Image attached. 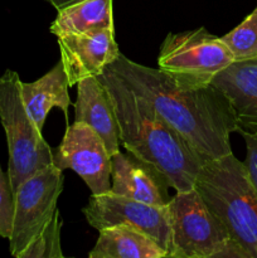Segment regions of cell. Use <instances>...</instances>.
<instances>
[{
	"label": "cell",
	"instance_id": "cell-1",
	"mask_svg": "<svg viewBox=\"0 0 257 258\" xmlns=\"http://www.w3.org/2000/svg\"><path fill=\"white\" fill-rule=\"evenodd\" d=\"M107 68L148 101L204 163L232 154L229 136L238 125L231 103L216 86L181 82L122 53Z\"/></svg>",
	"mask_w": 257,
	"mask_h": 258
},
{
	"label": "cell",
	"instance_id": "cell-2",
	"mask_svg": "<svg viewBox=\"0 0 257 258\" xmlns=\"http://www.w3.org/2000/svg\"><path fill=\"white\" fill-rule=\"evenodd\" d=\"M97 77L112 100L120 144L126 151L155 166L175 191L193 189L206 163L148 101L130 90L112 71L106 68Z\"/></svg>",
	"mask_w": 257,
	"mask_h": 258
},
{
	"label": "cell",
	"instance_id": "cell-3",
	"mask_svg": "<svg viewBox=\"0 0 257 258\" xmlns=\"http://www.w3.org/2000/svg\"><path fill=\"white\" fill-rule=\"evenodd\" d=\"M194 188L249 258H257V191L233 153L204 164Z\"/></svg>",
	"mask_w": 257,
	"mask_h": 258
},
{
	"label": "cell",
	"instance_id": "cell-4",
	"mask_svg": "<svg viewBox=\"0 0 257 258\" xmlns=\"http://www.w3.org/2000/svg\"><path fill=\"white\" fill-rule=\"evenodd\" d=\"M168 258H249L231 238L196 188L176 191L168 204Z\"/></svg>",
	"mask_w": 257,
	"mask_h": 258
},
{
	"label": "cell",
	"instance_id": "cell-5",
	"mask_svg": "<svg viewBox=\"0 0 257 258\" xmlns=\"http://www.w3.org/2000/svg\"><path fill=\"white\" fill-rule=\"evenodd\" d=\"M20 83L14 71L8 70L0 76V121L7 135L8 176L13 193L25 179L53 164L52 148L23 103Z\"/></svg>",
	"mask_w": 257,
	"mask_h": 258
},
{
	"label": "cell",
	"instance_id": "cell-6",
	"mask_svg": "<svg viewBox=\"0 0 257 258\" xmlns=\"http://www.w3.org/2000/svg\"><path fill=\"white\" fill-rule=\"evenodd\" d=\"M234 57L221 37L204 27L181 33H169L161 43L158 68L176 80L194 85H208Z\"/></svg>",
	"mask_w": 257,
	"mask_h": 258
},
{
	"label": "cell",
	"instance_id": "cell-7",
	"mask_svg": "<svg viewBox=\"0 0 257 258\" xmlns=\"http://www.w3.org/2000/svg\"><path fill=\"white\" fill-rule=\"evenodd\" d=\"M63 185V170L52 164L38 170L18 186L14 193V218L9 237L13 257L20 258L49 223L58 209Z\"/></svg>",
	"mask_w": 257,
	"mask_h": 258
},
{
	"label": "cell",
	"instance_id": "cell-8",
	"mask_svg": "<svg viewBox=\"0 0 257 258\" xmlns=\"http://www.w3.org/2000/svg\"><path fill=\"white\" fill-rule=\"evenodd\" d=\"M82 213L87 223L97 231L123 224L145 232L168 254L170 244L168 206H151L110 190L103 194H91Z\"/></svg>",
	"mask_w": 257,
	"mask_h": 258
},
{
	"label": "cell",
	"instance_id": "cell-9",
	"mask_svg": "<svg viewBox=\"0 0 257 258\" xmlns=\"http://www.w3.org/2000/svg\"><path fill=\"white\" fill-rule=\"evenodd\" d=\"M52 154L53 165L78 174L92 194L111 190V155L100 135L87 123L75 121L67 125L62 141L52 149Z\"/></svg>",
	"mask_w": 257,
	"mask_h": 258
},
{
	"label": "cell",
	"instance_id": "cell-10",
	"mask_svg": "<svg viewBox=\"0 0 257 258\" xmlns=\"http://www.w3.org/2000/svg\"><path fill=\"white\" fill-rule=\"evenodd\" d=\"M57 42L70 87L83 78L100 76L121 53L115 28L60 37Z\"/></svg>",
	"mask_w": 257,
	"mask_h": 258
},
{
	"label": "cell",
	"instance_id": "cell-11",
	"mask_svg": "<svg viewBox=\"0 0 257 258\" xmlns=\"http://www.w3.org/2000/svg\"><path fill=\"white\" fill-rule=\"evenodd\" d=\"M168 180L155 166L133 154L117 151L111 156V191L151 206H168Z\"/></svg>",
	"mask_w": 257,
	"mask_h": 258
},
{
	"label": "cell",
	"instance_id": "cell-12",
	"mask_svg": "<svg viewBox=\"0 0 257 258\" xmlns=\"http://www.w3.org/2000/svg\"><path fill=\"white\" fill-rule=\"evenodd\" d=\"M75 121L85 122L100 135L111 156L120 151V131L112 100L98 77H87L77 83Z\"/></svg>",
	"mask_w": 257,
	"mask_h": 258
},
{
	"label": "cell",
	"instance_id": "cell-13",
	"mask_svg": "<svg viewBox=\"0 0 257 258\" xmlns=\"http://www.w3.org/2000/svg\"><path fill=\"white\" fill-rule=\"evenodd\" d=\"M236 115L238 130L257 134V58L234 60L212 80Z\"/></svg>",
	"mask_w": 257,
	"mask_h": 258
},
{
	"label": "cell",
	"instance_id": "cell-14",
	"mask_svg": "<svg viewBox=\"0 0 257 258\" xmlns=\"http://www.w3.org/2000/svg\"><path fill=\"white\" fill-rule=\"evenodd\" d=\"M68 88L70 82L62 60L34 82L20 83L23 103L28 115L40 131L53 107H58L65 113L68 125V108L72 105Z\"/></svg>",
	"mask_w": 257,
	"mask_h": 258
},
{
	"label": "cell",
	"instance_id": "cell-15",
	"mask_svg": "<svg viewBox=\"0 0 257 258\" xmlns=\"http://www.w3.org/2000/svg\"><path fill=\"white\" fill-rule=\"evenodd\" d=\"M90 258H168L158 242L130 226L106 227L98 231V238Z\"/></svg>",
	"mask_w": 257,
	"mask_h": 258
},
{
	"label": "cell",
	"instance_id": "cell-16",
	"mask_svg": "<svg viewBox=\"0 0 257 258\" xmlns=\"http://www.w3.org/2000/svg\"><path fill=\"white\" fill-rule=\"evenodd\" d=\"M113 28L112 0H80L58 10L50 24L57 38Z\"/></svg>",
	"mask_w": 257,
	"mask_h": 258
},
{
	"label": "cell",
	"instance_id": "cell-17",
	"mask_svg": "<svg viewBox=\"0 0 257 258\" xmlns=\"http://www.w3.org/2000/svg\"><path fill=\"white\" fill-rule=\"evenodd\" d=\"M221 38L232 52L234 60L257 58V7L243 22Z\"/></svg>",
	"mask_w": 257,
	"mask_h": 258
},
{
	"label": "cell",
	"instance_id": "cell-18",
	"mask_svg": "<svg viewBox=\"0 0 257 258\" xmlns=\"http://www.w3.org/2000/svg\"><path fill=\"white\" fill-rule=\"evenodd\" d=\"M60 228H62V219H60L59 209H57L49 223L23 252L20 258L65 257L60 248Z\"/></svg>",
	"mask_w": 257,
	"mask_h": 258
},
{
	"label": "cell",
	"instance_id": "cell-19",
	"mask_svg": "<svg viewBox=\"0 0 257 258\" xmlns=\"http://www.w3.org/2000/svg\"><path fill=\"white\" fill-rule=\"evenodd\" d=\"M14 218V193L8 174L0 165V237L9 239Z\"/></svg>",
	"mask_w": 257,
	"mask_h": 258
},
{
	"label": "cell",
	"instance_id": "cell-20",
	"mask_svg": "<svg viewBox=\"0 0 257 258\" xmlns=\"http://www.w3.org/2000/svg\"><path fill=\"white\" fill-rule=\"evenodd\" d=\"M241 134L246 144V159L243 164L246 168L248 178L253 185L254 190L257 191V134L247 133V131H237Z\"/></svg>",
	"mask_w": 257,
	"mask_h": 258
},
{
	"label": "cell",
	"instance_id": "cell-21",
	"mask_svg": "<svg viewBox=\"0 0 257 258\" xmlns=\"http://www.w3.org/2000/svg\"><path fill=\"white\" fill-rule=\"evenodd\" d=\"M48 2H49L50 4H52L53 7H54L55 9H57V12H58V10L63 9V8L68 7V5L73 4V3L80 2V0H48Z\"/></svg>",
	"mask_w": 257,
	"mask_h": 258
}]
</instances>
